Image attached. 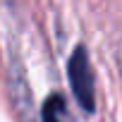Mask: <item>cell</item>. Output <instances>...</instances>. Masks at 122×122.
I'll return each instance as SVG.
<instances>
[{"label": "cell", "mask_w": 122, "mask_h": 122, "mask_svg": "<svg viewBox=\"0 0 122 122\" xmlns=\"http://www.w3.org/2000/svg\"><path fill=\"white\" fill-rule=\"evenodd\" d=\"M43 122H62L65 117V98L60 96V93H50L43 103Z\"/></svg>", "instance_id": "7a4b0ae2"}, {"label": "cell", "mask_w": 122, "mask_h": 122, "mask_svg": "<svg viewBox=\"0 0 122 122\" xmlns=\"http://www.w3.org/2000/svg\"><path fill=\"white\" fill-rule=\"evenodd\" d=\"M67 72H70V84H72L77 103L86 112H93L96 110V81H93V67L89 62L86 48H81V46L74 48Z\"/></svg>", "instance_id": "6da1fadb"}]
</instances>
